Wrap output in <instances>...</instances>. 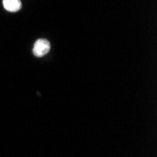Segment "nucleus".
I'll list each match as a JSON object with an SVG mask.
<instances>
[{"label":"nucleus","instance_id":"1","mask_svg":"<svg viewBox=\"0 0 157 157\" xmlns=\"http://www.w3.org/2000/svg\"><path fill=\"white\" fill-rule=\"evenodd\" d=\"M50 42L47 40L40 39L35 42L33 47V54L38 58H41V56H45L50 51Z\"/></svg>","mask_w":157,"mask_h":157},{"label":"nucleus","instance_id":"2","mask_svg":"<svg viewBox=\"0 0 157 157\" xmlns=\"http://www.w3.org/2000/svg\"><path fill=\"white\" fill-rule=\"evenodd\" d=\"M3 6L8 11L16 12L22 8V3L21 0H3Z\"/></svg>","mask_w":157,"mask_h":157}]
</instances>
